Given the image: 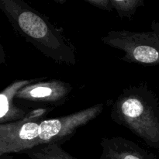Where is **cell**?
Instances as JSON below:
<instances>
[{"label":"cell","mask_w":159,"mask_h":159,"mask_svg":"<svg viewBox=\"0 0 159 159\" xmlns=\"http://www.w3.org/2000/svg\"><path fill=\"white\" fill-rule=\"evenodd\" d=\"M102 103L57 118L44 119L52 108L31 110L16 122L0 124V154L25 153L40 145L63 144L80 127L96 119L103 110Z\"/></svg>","instance_id":"1"},{"label":"cell","mask_w":159,"mask_h":159,"mask_svg":"<svg viewBox=\"0 0 159 159\" xmlns=\"http://www.w3.org/2000/svg\"><path fill=\"white\" fill-rule=\"evenodd\" d=\"M0 9L21 37L56 63L75 65V49L61 30L22 0H0Z\"/></svg>","instance_id":"2"},{"label":"cell","mask_w":159,"mask_h":159,"mask_svg":"<svg viewBox=\"0 0 159 159\" xmlns=\"http://www.w3.org/2000/svg\"><path fill=\"white\" fill-rule=\"evenodd\" d=\"M110 117L149 147L159 150V102L145 85L125 89L113 102Z\"/></svg>","instance_id":"3"},{"label":"cell","mask_w":159,"mask_h":159,"mask_svg":"<svg viewBox=\"0 0 159 159\" xmlns=\"http://www.w3.org/2000/svg\"><path fill=\"white\" fill-rule=\"evenodd\" d=\"M149 31L111 30L101 38L104 44L124 53L121 59L128 63L159 65V23L152 21Z\"/></svg>","instance_id":"4"},{"label":"cell","mask_w":159,"mask_h":159,"mask_svg":"<svg viewBox=\"0 0 159 159\" xmlns=\"http://www.w3.org/2000/svg\"><path fill=\"white\" fill-rule=\"evenodd\" d=\"M72 90L71 84L61 80L38 81L22 88L16 95V99L23 102L46 104L57 107L68 99Z\"/></svg>","instance_id":"5"},{"label":"cell","mask_w":159,"mask_h":159,"mask_svg":"<svg viewBox=\"0 0 159 159\" xmlns=\"http://www.w3.org/2000/svg\"><path fill=\"white\" fill-rule=\"evenodd\" d=\"M99 159H157L152 152L123 137L103 138Z\"/></svg>","instance_id":"6"},{"label":"cell","mask_w":159,"mask_h":159,"mask_svg":"<svg viewBox=\"0 0 159 159\" xmlns=\"http://www.w3.org/2000/svg\"><path fill=\"white\" fill-rule=\"evenodd\" d=\"M45 78L26 80H16L8 85L0 93V124L16 122L26 117L31 111L20 107L14 103L16 95L23 87L35 82L43 80Z\"/></svg>","instance_id":"7"},{"label":"cell","mask_w":159,"mask_h":159,"mask_svg":"<svg viewBox=\"0 0 159 159\" xmlns=\"http://www.w3.org/2000/svg\"><path fill=\"white\" fill-rule=\"evenodd\" d=\"M25 154L30 159H80L68 154L57 143L37 146Z\"/></svg>","instance_id":"8"},{"label":"cell","mask_w":159,"mask_h":159,"mask_svg":"<svg viewBox=\"0 0 159 159\" xmlns=\"http://www.w3.org/2000/svg\"><path fill=\"white\" fill-rule=\"evenodd\" d=\"M113 9L116 10L121 19L127 18L132 20L137 9L144 6L142 0H111Z\"/></svg>","instance_id":"9"},{"label":"cell","mask_w":159,"mask_h":159,"mask_svg":"<svg viewBox=\"0 0 159 159\" xmlns=\"http://www.w3.org/2000/svg\"><path fill=\"white\" fill-rule=\"evenodd\" d=\"M85 2L102 10L108 11L110 12H113V10L111 0H85Z\"/></svg>","instance_id":"10"},{"label":"cell","mask_w":159,"mask_h":159,"mask_svg":"<svg viewBox=\"0 0 159 159\" xmlns=\"http://www.w3.org/2000/svg\"><path fill=\"white\" fill-rule=\"evenodd\" d=\"M13 155L12 154H0V159H12Z\"/></svg>","instance_id":"11"}]
</instances>
